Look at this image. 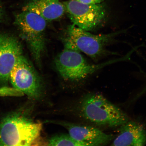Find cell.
Segmentation results:
<instances>
[{
  "label": "cell",
  "mask_w": 146,
  "mask_h": 146,
  "mask_svg": "<svg viewBox=\"0 0 146 146\" xmlns=\"http://www.w3.org/2000/svg\"><path fill=\"white\" fill-rule=\"evenodd\" d=\"M41 123L35 122L19 112L0 119V146L33 145L41 132Z\"/></svg>",
  "instance_id": "1"
},
{
  "label": "cell",
  "mask_w": 146,
  "mask_h": 146,
  "mask_svg": "<svg viewBox=\"0 0 146 146\" xmlns=\"http://www.w3.org/2000/svg\"><path fill=\"white\" fill-rule=\"evenodd\" d=\"M81 108L84 117L98 125L119 127L129 120L123 111L100 94H92L86 96Z\"/></svg>",
  "instance_id": "2"
},
{
  "label": "cell",
  "mask_w": 146,
  "mask_h": 146,
  "mask_svg": "<svg viewBox=\"0 0 146 146\" xmlns=\"http://www.w3.org/2000/svg\"><path fill=\"white\" fill-rule=\"evenodd\" d=\"M123 60L122 58L98 64H91L87 62L79 51L64 46L55 58L54 63L58 72L64 80L76 82L84 79L106 66Z\"/></svg>",
  "instance_id": "3"
},
{
  "label": "cell",
  "mask_w": 146,
  "mask_h": 146,
  "mask_svg": "<svg viewBox=\"0 0 146 146\" xmlns=\"http://www.w3.org/2000/svg\"><path fill=\"white\" fill-rule=\"evenodd\" d=\"M125 31L96 35L72 24L67 29L64 46L83 52L95 59L106 54V46Z\"/></svg>",
  "instance_id": "4"
},
{
  "label": "cell",
  "mask_w": 146,
  "mask_h": 146,
  "mask_svg": "<svg viewBox=\"0 0 146 146\" xmlns=\"http://www.w3.org/2000/svg\"><path fill=\"white\" fill-rule=\"evenodd\" d=\"M15 24L28 44L36 62L40 65L45 50L47 21L37 14L22 11L16 16Z\"/></svg>",
  "instance_id": "5"
},
{
  "label": "cell",
  "mask_w": 146,
  "mask_h": 146,
  "mask_svg": "<svg viewBox=\"0 0 146 146\" xmlns=\"http://www.w3.org/2000/svg\"><path fill=\"white\" fill-rule=\"evenodd\" d=\"M9 80L13 87L33 99L39 100L43 95L41 78L32 64L23 55L11 71Z\"/></svg>",
  "instance_id": "6"
},
{
  "label": "cell",
  "mask_w": 146,
  "mask_h": 146,
  "mask_svg": "<svg viewBox=\"0 0 146 146\" xmlns=\"http://www.w3.org/2000/svg\"><path fill=\"white\" fill-rule=\"evenodd\" d=\"M63 3L73 24L82 30L89 32L95 30L106 19V9L103 3L88 5L69 0Z\"/></svg>",
  "instance_id": "7"
},
{
  "label": "cell",
  "mask_w": 146,
  "mask_h": 146,
  "mask_svg": "<svg viewBox=\"0 0 146 146\" xmlns=\"http://www.w3.org/2000/svg\"><path fill=\"white\" fill-rule=\"evenodd\" d=\"M22 55L21 45L16 38L0 35V83L8 81L11 71Z\"/></svg>",
  "instance_id": "8"
},
{
  "label": "cell",
  "mask_w": 146,
  "mask_h": 146,
  "mask_svg": "<svg viewBox=\"0 0 146 146\" xmlns=\"http://www.w3.org/2000/svg\"><path fill=\"white\" fill-rule=\"evenodd\" d=\"M68 131L69 134L74 139L81 142L84 146H104L112 141L114 137L100 129L89 126L82 125L63 122H55Z\"/></svg>",
  "instance_id": "9"
},
{
  "label": "cell",
  "mask_w": 146,
  "mask_h": 146,
  "mask_svg": "<svg viewBox=\"0 0 146 146\" xmlns=\"http://www.w3.org/2000/svg\"><path fill=\"white\" fill-rule=\"evenodd\" d=\"M119 127L118 134L114 137L111 145L141 146L146 145V130L140 123L129 120Z\"/></svg>",
  "instance_id": "10"
},
{
  "label": "cell",
  "mask_w": 146,
  "mask_h": 146,
  "mask_svg": "<svg viewBox=\"0 0 146 146\" xmlns=\"http://www.w3.org/2000/svg\"><path fill=\"white\" fill-rule=\"evenodd\" d=\"M22 11L34 13L47 21L59 19L65 12L64 5L60 0H31Z\"/></svg>",
  "instance_id": "11"
},
{
  "label": "cell",
  "mask_w": 146,
  "mask_h": 146,
  "mask_svg": "<svg viewBox=\"0 0 146 146\" xmlns=\"http://www.w3.org/2000/svg\"><path fill=\"white\" fill-rule=\"evenodd\" d=\"M47 144L48 146H84L83 144L74 139L69 134H65L52 137Z\"/></svg>",
  "instance_id": "12"
},
{
  "label": "cell",
  "mask_w": 146,
  "mask_h": 146,
  "mask_svg": "<svg viewBox=\"0 0 146 146\" xmlns=\"http://www.w3.org/2000/svg\"><path fill=\"white\" fill-rule=\"evenodd\" d=\"M24 94L22 92L13 87H3L0 88V96H20Z\"/></svg>",
  "instance_id": "13"
},
{
  "label": "cell",
  "mask_w": 146,
  "mask_h": 146,
  "mask_svg": "<svg viewBox=\"0 0 146 146\" xmlns=\"http://www.w3.org/2000/svg\"><path fill=\"white\" fill-rule=\"evenodd\" d=\"M84 4L94 5L100 4L103 3L104 0H75Z\"/></svg>",
  "instance_id": "14"
},
{
  "label": "cell",
  "mask_w": 146,
  "mask_h": 146,
  "mask_svg": "<svg viewBox=\"0 0 146 146\" xmlns=\"http://www.w3.org/2000/svg\"><path fill=\"white\" fill-rule=\"evenodd\" d=\"M3 14V8L2 3L0 1V21L2 18Z\"/></svg>",
  "instance_id": "15"
},
{
  "label": "cell",
  "mask_w": 146,
  "mask_h": 146,
  "mask_svg": "<svg viewBox=\"0 0 146 146\" xmlns=\"http://www.w3.org/2000/svg\"><path fill=\"white\" fill-rule=\"evenodd\" d=\"M146 90V89H145V90Z\"/></svg>",
  "instance_id": "16"
}]
</instances>
